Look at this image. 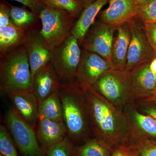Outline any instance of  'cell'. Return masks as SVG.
Returning a JSON list of instances; mask_svg holds the SVG:
<instances>
[{"mask_svg":"<svg viewBox=\"0 0 156 156\" xmlns=\"http://www.w3.org/2000/svg\"><path fill=\"white\" fill-rule=\"evenodd\" d=\"M80 84L87 100L91 130L95 137L102 140L112 149L128 143L130 130L123 111L91 86Z\"/></svg>","mask_w":156,"mask_h":156,"instance_id":"cell-1","label":"cell"},{"mask_svg":"<svg viewBox=\"0 0 156 156\" xmlns=\"http://www.w3.org/2000/svg\"><path fill=\"white\" fill-rule=\"evenodd\" d=\"M58 93L68 136L73 142L87 139L92 131L87 100L80 83L75 79L62 83Z\"/></svg>","mask_w":156,"mask_h":156,"instance_id":"cell-2","label":"cell"},{"mask_svg":"<svg viewBox=\"0 0 156 156\" xmlns=\"http://www.w3.org/2000/svg\"><path fill=\"white\" fill-rule=\"evenodd\" d=\"M31 73L23 45L0 53V90L9 96L15 92L31 91Z\"/></svg>","mask_w":156,"mask_h":156,"instance_id":"cell-3","label":"cell"},{"mask_svg":"<svg viewBox=\"0 0 156 156\" xmlns=\"http://www.w3.org/2000/svg\"><path fill=\"white\" fill-rule=\"evenodd\" d=\"M39 17L41 22L40 33L52 50L70 36L76 19L66 11L46 5Z\"/></svg>","mask_w":156,"mask_h":156,"instance_id":"cell-4","label":"cell"},{"mask_svg":"<svg viewBox=\"0 0 156 156\" xmlns=\"http://www.w3.org/2000/svg\"><path fill=\"white\" fill-rule=\"evenodd\" d=\"M77 39L70 36L52 50L51 63L61 84L76 79L82 50Z\"/></svg>","mask_w":156,"mask_h":156,"instance_id":"cell-5","label":"cell"},{"mask_svg":"<svg viewBox=\"0 0 156 156\" xmlns=\"http://www.w3.org/2000/svg\"><path fill=\"white\" fill-rule=\"evenodd\" d=\"M6 127L15 145L23 156H46L39 144L35 130L21 119L11 108L5 115Z\"/></svg>","mask_w":156,"mask_h":156,"instance_id":"cell-6","label":"cell"},{"mask_svg":"<svg viewBox=\"0 0 156 156\" xmlns=\"http://www.w3.org/2000/svg\"><path fill=\"white\" fill-rule=\"evenodd\" d=\"M91 87L122 110L130 101L128 74L125 70H110L98 78Z\"/></svg>","mask_w":156,"mask_h":156,"instance_id":"cell-7","label":"cell"},{"mask_svg":"<svg viewBox=\"0 0 156 156\" xmlns=\"http://www.w3.org/2000/svg\"><path fill=\"white\" fill-rule=\"evenodd\" d=\"M131 37L125 71L128 73L140 65L150 62L156 55L146 34L144 23L138 16L128 22Z\"/></svg>","mask_w":156,"mask_h":156,"instance_id":"cell-8","label":"cell"},{"mask_svg":"<svg viewBox=\"0 0 156 156\" xmlns=\"http://www.w3.org/2000/svg\"><path fill=\"white\" fill-rule=\"evenodd\" d=\"M117 27L97 21L88 31L81 46L85 50L97 53L111 61L114 33Z\"/></svg>","mask_w":156,"mask_h":156,"instance_id":"cell-9","label":"cell"},{"mask_svg":"<svg viewBox=\"0 0 156 156\" xmlns=\"http://www.w3.org/2000/svg\"><path fill=\"white\" fill-rule=\"evenodd\" d=\"M123 111L130 130L128 143L144 140H156V121L152 117L140 112L133 101L128 102Z\"/></svg>","mask_w":156,"mask_h":156,"instance_id":"cell-10","label":"cell"},{"mask_svg":"<svg viewBox=\"0 0 156 156\" xmlns=\"http://www.w3.org/2000/svg\"><path fill=\"white\" fill-rule=\"evenodd\" d=\"M150 62L140 65L127 73L130 101L146 99L154 95L156 75L151 70Z\"/></svg>","mask_w":156,"mask_h":156,"instance_id":"cell-11","label":"cell"},{"mask_svg":"<svg viewBox=\"0 0 156 156\" xmlns=\"http://www.w3.org/2000/svg\"><path fill=\"white\" fill-rule=\"evenodd\" d=\"M112 69L111 61L83 49L76 79L81 83L92 86L102 75Z\"/></svg>","mask_w":156,"mask_h":156,"instance_id":"cell-12","label":"cell"},{"mask_svg":"<svg viewBox=\"0 0 156 156\" xmlns=\"http://www.w3.org/2000/svg\"><path fill=\"white\" fill-rule=\"evenodd\" d=\"M40 31L27 32V36L23 44L28 56L32 77L51 62L53 50Z\"/></svg>","mask_w":156,"mask_h":156,"instance_id":"cell-13","label":"cell"},{"mask_svg":"<svg viewBox=\"0 0 156 156\" xmlns=\"http://www.w3.org/2000/svg\"><path fill=\"white\" fill-rule=\"evenodd\" d=\"M14 112L35 129L38 120L39 102L32 91L15 92L8 96Z\"/></svg>","mask_w":156,"mask_h":156,"instance_id":"cell-14","label":"cell"},{"mask_svg":"<svg viewBox=\"0 0 156 156\" xmlns=\"http://www.w3.org/2000/svg\"><path fill=\"white\" fill-rule=\"evenodd\" d=\"M35 130L39 144L45 153L68 136L62 121L39 118Z\"/></svg>","mask_w":156,"mask_h":156,"instance_id":"cell-15","label":"cell"},{"mask_svg":"<svg viewBox=\"0 0 156 156\" xmlns=\"http://www.w3.org/2000/svg\"><path fill=\"white\" fill-rule=\"evenodd\" d=\"M108 8L101 13L100 21L118 27L138 15L134 0H108Z\"/></svg>","mask_w":156,"mask_h":156,"instance_id":"cell-16","label":"cell"},{"mask_svg":"<svg viewBox=\"0 0 156 156\" xmlns=\"http://www.w3.org/2000/svg\"><path fill=\"white\" fill-rule=\"evenodd\" d=\"M61 83L51 62L33 76L31 91L39 104L58 92Z\"/></svg>","mask_w":156,"mask_h":156,"instance_id":"cell-17","label":"cell"},{"mask_svg":"<svg viewBox=\"0 0 156 156\" xmlns=\"http://www.w3.org/2000/svg\"><path fill=\"white\" fill-rule=\"evenodd\" d=\"M118 35L114 40L111 62L115 69L125 70L131 34L128 23L117 27Z\"/></svg>","mask_w":156,"mask_h":156,"instance_id":"cell-18","label":"cell"},{"mask_svg":"<svg viewBox=\"0 0 156 156\" xmlns=\"http://www.w3.org/2000/svg\"><path fill=\"white\" fill-rule=\"evenodd\" d=\"M108 0H96L84 9L71 31V35L77 39L80 45L90 27L95 22L96 17Z\"/></svg>","mask_w":156,"mask_h":156,"instance_id":"cell-19","label":"cell"},{"mask_svg":"<svg viewBox=\"0 0 156 156\" xmlns=\"http://www.w3.org/2000/svg\"><path fill=\"white\" fill-rule=\"evenodd\" d=\"M12 23L18 28L27 32L41 30V22L39 15L25 7H20L10 4Z\"/></svg>","mask_w":156,"mask_h":156,"instance_id":"cell-20","label":"cell"},{"mask_svg":"<svg viewBox=\"0 0 156 156\" xmlns=\"http://www.w3.org/2000/svg\"><path fill=\"white\" fill-rule=\"evenodd\" d=\"M27 32L13 23L0 27V53L23 45Z\"/></svg>","mask_w":156,"mask_h":156,"instance_id":"cell-21","label":"cell"},{"mask_svg":"<svg viewBox=\"0 0 156 156\" xmlns=\"http://www.w3.org/2000/svg\"><path fill=\"white\" fill-rule=\"evenodd\" d=\"M38 115L39 118L63 122L62 106L58 92L39 103Z\"/></svg>","mask_w":156,"mask_h":156,"instance_id":"cell-22","label":"cell"},{"mask_svg":"<svg viewBox=\"0 0 156 156\" xmlns=\"http://www.w3.org/2000/svg\"><path fill=\"white\" fill-rule=\"evenodd\" d=\"M112 148L98 137L88 140L75 148L74 156H112Z\"/></svg>","mask_w":156,"mask_h":156,"instance_id":"cell-23","label":"cell"},{"mask_svg":"<svg viewBox=\"0 0 156 156\" xmlns=\"http://www.w3.org/2000/svg\"><path fill=\"white\" fill-rule=\"evenodd\" d=\"M46 5L69 13L75 18H78L84 9L83 6L76 0H41Z\"/></svg>","mask_w":156,"mask_h":156,"instance_id":"cell-24","label":"cell"},{"mask_svg":"<svg viewBox=\"0 0 156 156\" xmlns=\"http://www.w3.org/2000/svg\"><path fill=\"white\" fill-rule=\"evenodd\" d=\"M7 127L0 126V152L4 156H19L15 143Z\"/></svg>","mask_w":156,"mask_h":156,"instance_id":"cell-25","label":"cell"},{"mask_svg":"<svg viewBox=\"0 0 156 156\" xmlns=\"http://www.w3.org/2000/svg\"><path fill=\"white\" fill-rule=\"evenodd\" d=\"M127 144L135 156H156V140H144Z\"/></svg>","mask_w":156,"mask_h":156,"instance_id":"cell-26","label":"cell"},{"mask_svg":"<svg viewBox=\"0 0 156 156\" xmlns=\"http://www.w3.org/2000/svg\"><path fill=\"white\" fill-rule=\"evenodd\" d=\"M75 148L73 141L67 136L61 142L50 148L46 156H74Z\"/></svg>","mask_w":156,"mask_h":156,"instance_id":"cell-27","label":"cell"},{"mask_svg":"<svg viewBox=\"0 0 156 156\" xmlns=\"http://www.w3.org/2000/svg\"><path fill=\"white\" fill-rule=\"evenodd\" d=\"M138 16L144 22H156V0H150L138 6Z\"/></svg>","mask_w":156,"mask_h":156,"instance_id":"cell-28","label":"cell"},{"mask_svg":"<svg viewBox=\"0 0 156 156\" xmlns=\"http://www.w3.org/2000/svg\"><path fill=\"white\" fill-rule=\"evenodd\" d=\"M136 108L144 114L152 117L156 121V100L151 98L140 99L134 101Z\"/></svg>","mask_w":156,"mask_h":156,"instance_id":"cell-29","label":"cell"},{"mask_svg":"<svg viewBox=\"0 0 156 156\" xmlns=\"http://www.w3.org/2000/svg\"><path fill=\"white\" fill-rule=\"evenodd\" d=\"M12 23L10 4L2 0L0 3V27Z\"/></svg>","mask_w":156,"mask_h":156,"instance_id":"cell-30","label":"cell"},{"mask_svg":"<svg viewBox=\"0 0 156 156\" xmlns=\"http://www.w3.org/2000/svg\"><path fill=\"white\" fill-rule=\"evenodd\" d=\"M146 34L153 49L156 51V22H144Z\"/></svg>","mask_w":156,"mask_h":156,"instance_id":"cell-31","label":"cell"},{"mask_svg":"<svg viewBox=\"0 0 156 156\" xmlns=\"http://www.w3.org/2000/svg\"><path fill=\"white\" fill-rule=\"evenodd\" d=\"M15 1L22 4L25 7L28 8L31 11L37 14H40L45 5L41 0H10Z\"/></svg>","mask_w":156,"mask_h":156,"instance_id":"cell-32","label":"cell"},{"mask_svg":"<svg viewBox=\"0 0 156 156\" xmlns=\"http://www.w3.org/2000/svg\"><path fill=\"white\" fill-rule=\"evenodd\" d=\"M112 156H135L128 144H121L112 149Z\"/></svg>","mask_w":156,"mask_h":156,"instance_id":"cell-33","label":"cell"},{"mask_svg":"<svg viewBox=\"0 0 156 156\" xmlns=\"http://www.w3.org/2000/svg\"><path fill=\"white\" fill-rule=\"evenodd\" d=\"M79 2L80 4L85 9L89 5L94 2L96 0H76Z\"/></svg>","mask_w":156,"mask_h":156,"instance_id":"cell-34","label":"cell"},{"mask_svg":"<svg viewBox=\"0 0 156 156\" xmlns=\"http://www.w3.org/2000/svg\"><path fill=\"white\" fill-rule=\"evenodd\" d=\"M150 67L151 71L156 75V57L151 62Z\"/></svg>","mask_w":156,"mask_h":156,"instance_id":"cell-35","label":"cell"},{"mask_svg":"<svg viewBox=\"0 0 156 156\" xmlns=\"http://www.w3.org/2000/svg\"><path fill=\"white\" fill-rule=\"evenodd\" d=\"M137 6H140L149 1L150 0H134Z\"/></svg>","mask_w":156,"mask_h":156,"instance_id":"cell-36","label":"cell"},{"mask_svg":"<svg viewBox=\"0 0 156 156\" xmlns=\"http://www.w3.org/2000/svg\"><path fill=\"white\" fill-rule=\"evenodd\" d=\"M151 98V99H154V100H156V94L152 96L151 97L149 98Z\"/></svg>","mask_w":156,"mask_h":156,"instance_id":"cell-37","label":"cell"},{"mask_svg":"<svg viewBox=\"0 0 156 156\" xmlns=\"http://www.w3.org/2000/svg\"><path fill=\"white\" fill-rule=\"evenodd\" d=\"M0 156H4V155H3L2 154H0Z\"/></svg>","mask_w":156,"mask_h":156,"instance_id":"cell-38","label":"cell"},{"mask_svg":"<svg viewBox=\"0 0 156 156\" xmlns=\"http://www.w3.org/2000/svg\"><path fill=\"white\" fill-rule=\"evenodd\" d=\"M156 88L155 92L154 95H156Z\"/></svg>","mask_w":156,"mask_h":156,"instance_id":"cell-39","label":"cell"},{"mask_svg":"<svg viewBox=\"0 0 156 156\" xmlns=\"http://www.w3.org/2000/svg\"><path fill=\"white\" fill-rule=\"evenodd\" d=\"M156 55V51H155Z\"/></svg>","mask_w":156,"mask_h":156,"instance_id":"cell-40","label":"cell"},{"mask_svg":"<svg viewBox=\"0 0 156 156\" xmlns=\"http://www.w3.org/2000/svg\"></svg>","mask_w":156,"mask_h":156,"instance_id":"cell-41","label":"cell"}]
</instances>
